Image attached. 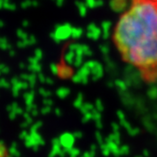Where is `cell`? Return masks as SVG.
I'll return each mask as SVG.
<instances>
[{"instance_id":"d6986e66","label":"cell","mask_w":157,"mask_h":157,"mask_svg":"<svg viewBox=\"0 0 157 157\" xmlns=\"http://www.w3.org/2000/svg\"><path fill=\"white\" fill-rule=\"evenodd\" d=\"M41 126H42V122H40V121L36 122L35 124L32 126V128H31V131H30V132H37V130H38Z\"/></svg>"},{"instance_id":"ffe728a7","label":"cell","mask_w":157,"mask_h":157,"mask_svg":"<svg viewBox=\"0 0 157 157\" xmlns=\"http://www.w3.org/2000/svg\"><path fill=\"white\" fill-rule=\"evenodd\" d=\"M128 132H129V133L131 134V136H136V134L139 132V130L137 128H131Z\"/></svg>"},{"instance_id":"5b68a950","label":"cell","mask_w":157,"mask_h":157,"mask_svg":"<svg viewBox=\"0 0 157 157\" xmlns=\"http://www.w3.org/2000/svg\"><path fill=\"white\" fill-rule=\"evenodd\" d=\"M33 99H34V93H33L32 91L25 94V101H26L27 105L32 104L33 103Z\"/></svg>"},{"instance_id":"484cf974","label":"cell","mask_w":157,"mask_h":157,"mask_svg":"<svg viewBox=\"0 0 157 157\" xmlns=\"http://www.w3.org/2000/svg\"><path fill=\"white\" fill-rule=\"evenodd\" d=\"M73 136H75V138H81L82 136V133L81 132H75L73 133Z\"/></svg>"},{"instance_id":"4dcf8cb0","label":"cell","mask_w":157,"mask_h":157,"mask_svg":"<svg viewBox=\"0 0 157 157\" xmlns=\"http://www.w3.org/2000/svg\"><path fill=\"white\" fill-rule=\"evenodd\" d=\"M136 157H141V156H136Z\"/></svg>"},{"instance_id":"7c38bea8","label":"cell","mask_w":157,"mask_h":157,"mask_svg":"<svg viewBox=\"0 0 157 157\" xmlns=\"http://www.w3.org/2000/svg\"><path fill=\"white\" fill-rule=\"evenodd\" d=\"M129 152H130V148L128 147L127 145H124V146H122V147L119 148V153H120V155L128 154Z\"/></svg>"},{"instance_id":"8fae6325","label":"cell","mask_w":157,"mask_h":157,"mask_svg":"<svg viewBox=\"0 0 157 157\" xmlns=\"http://www.w3.org/2000/svg\"><path fill=\"white\" fill-rule=\"evenodd\" d=\"M29 69L33 71V72H38L40 73L41 72V69H42V67L38 64V63H34V64H31L29 67Z\"/></svg>"},{"instance_id":"5bb4252c","label":"cell","mask_w":157,"mask_h":157,"mask_svg":"<svg viewBox=\"0 0 157 157\" xmlns=\"http://www.w3.org/2000/svg\"><path fill=\"white\" fill-rule=\"evenodd\" d=\"M93 119V116H92V112H88V113L83 114V122H88L89 120H92Z\"/></svg>"},{"instance_id":"e0dca14e","label":"cell","mask_w":157,"mask_h":157,"mask_svg":"<svg viewBox=\"0 0 157 157\" xmlns=\"http://www.w3.org/2000/svg\"><path fill=\"white\" fill-rule=\"evenodd\" d=\"M15 147H16V145L15 144H13V148L10 150V152L12 153L13 155H14V156H20V152L17 151V149H15Z\"/></svg>"},{"instance_id":"277c9868","label":"cell","mask_w":157,"mask_h":157,"mask_svg":"<svg viewBox=\"0 0 157 157\" xmlns=\"http://www.w3.org/2000/svg\"><path fill=\"white\" fill-rule=\"evenodd\" d=\"M69 93H70V90L66 87H61L57 90V96L60 98H65L67 96L69 95Z\"/></svg>"},{"instance_id":"cb8c5ba5","label":"cell","mask_w":157,"mask_h":157,"mask_svg":"<svg viewBox=\"0 0 157 157\" xmlns=\"http://www.w3.org/2000/svg\"><path fill=\"white\" fill-rule=\"evenodd\" d=\"M117 114V117H118L119 120H123V119H125V115H124V113H122L121 111H118Z\"/></svg>"},{"instance_id":"44dd1931","label":"cell","mask_w":157,"mask_h":157,"mask_svg":"<svg viewBox=\"0 0 157 157\" xmlns=\"http://www.w3.org/2000/svg\"><path fill=\"white\" fill-rule=\"evenodd\" d=\"M51 106H44L43 109H42V114L43 115H47V114H48L49 112H50V110H51V108H50Z\"/></svg>"},{"instance_id":"7402d4cb","label":"cell","mask_w":157,"mask_h":157,"mask_svg":"<svg viewBox=\"0 0 157 157\" xmlns=\"http://www.w3.org/2000/svg\"><path fill=\"white\" fill-rule=\"evenodd\" d=\"M96 137H97V140H98V142L99 144L104 143V142H103V139H102V136H100V133H99L98 132H96Z\"/></svg>"},{"instance_id":"ba28073f","label":"cell","mask_w":157,"mask_h":157,"mask_svg":"<svg viewBox=\"0 0 157 157\" xmlns=\"http://www.w3.org/2000/svg\"><path fill=\"white\" fill-rule=\"evenodd\" d=\"M65 150V149H64ZM67 154H68L70 157H78L80 155V150L78 149H75V148H71V149H68V150H65Z\"/></svg>"},{"instance_id":"9a60e30c","label":"cell","mask_w":157,"mask_h":157,"mask_svg":"<svg viewBox=\"0 0 157 157\" xmlns=\"http://www.w3.org/2000/svg\"><path fill=\"white\" fill-rule=\"evenodd\" d=\"M39 93L44 97V98H49L51 93L48 90H46V89H44V88H40L39 89Z\"/></svg>"},{"instance_id":"4316f807","label":"cell","mask_w":157,"mask_h":157,"mask_svg":"<svg viewBox=\"0 0 157 157\" xmlns=\"http://www.w3.org/2000/svg\"><path fill=\"white\" fill-rule=\"evenodd\" d=\"M82 157H94V156L90 153V151H87V152H84Z\"/></svg>"},{"instance_id":"3957f363","label":"cell","mask_w":157,"mask_h":157,"mask_svg":"<svg viewBox=\"0 0 157 157\" xmlns=\"http://www.w3.org/2000/svg\"><path fill=\"white\" fill-rule=\"evenodd\" d=\"M72 74H73V71H72V68L70 67V65H68V64H61V65H59V73H58V75L61 78H70V77H72Z\"/></svg>"},{"instance_id":"7a4b0ae2","label":"cell","mask_w":157,"mask_h":157,"mask_svg":"<svg viewBox=\"0 0 157 157\" xmlns=\"http://www.w3.org/2000/svg\"><path fill=\"white\" fill-rule=\"evenodd\" d=\"M59 140H60L62 147L65 150H68V149L73 148V145L75 143V136L69 132H65L62 134Z\"/></svg>"},{"instance_id":"f546056e","label":"cell","mask_w":157,"mask_h":157,"mask_svg":"<svg viewBox=\"0 0 157 157\" xmlns=\"http://www.w3.org/2000/svg\"><path fill=\"white\" fill-rule=\"evenodd\" d=\"M46 82L48 83V84H53V81L51 80L50 78H46Z\"/></svg>"},{"instance_id":"d4e9b609","label":"cell","mask_w":157,"mask_h":157,"mask_svg":"<svg viewBox=\"0 0 157 157\" xmlns=\"http://www.w3.org/2000/svg\"><path fill=\"white\" fill-rule=\"evenodd\" d=\"M38 78L41 81V82H46V77H44L43 74H41V73H39V75H38Z\"/></svg>"},{"instance_id":"9c48e42d","label":"cell","mask_w":157,"mask_h":157,"mask_svg":"<svg viewBox=\"0 0 157 157\" xmlns=\"http://www.w3.org/2000/svg\"><path fill=\"white\" fill-rule=\"evenodd\" d=\"M115 84L119 89V90H121V91H125L126 89H127V84H126L125 82H123V81H119V80L116 81Z\"/></svg>"},{"instance_id":"30bf717a","label":"cell","mask_w":157,"mask_h":157,"mask_svg":"<svg viewBox=\"0 0 157 157\" xmlns=\"http://www.w3.org/2000/svg\"><path fill=\"white\" fill-rule=\"evenodd\" d=\"M36 80H37V78L34 74H31V75H29V78H28V82H29L30 86L33 87L35 85L36 83Z\"/></svg>"},{"instance_id":"6da1fadb","label":"cell","mask_w":157,"mask_h":157,"mask_svg":"<svg viewBox=\"0 0 157 157\" xmlns=\"http://www.w3.org/2000/svg\"><path fill=\"white\" fill-rule=\"evenodd\" d=\"M122 57L149 80L157 78V0H132L114 30Z\"/></svg>"},{"instance_id":"603a6c76","label":"cell","mask_w":157,"mask_h":157,"mask_svg":"<svg viewBox=\"0 0 157 157\" xmlns=\"http://www.w3.org/2000/svg\"><path fill=\"white\" fill-rule=\"evenodd\" d=\"M29 136V133L26 132V131H23V132H21V133H20V138L21 139H26L27 138V136Z\"/></svg>"},{"instance_id":"1f68e13d","label":"cell","mask_w":157,"mask_h":157,"mask_svg":"<svg viewBox=\"0 0 157 157\" xmlns=\"http://www.w3.org/2000/svg\"><path fill=\"white\" fill-rule=\"evenodd\" d=\"M9 157H13V156H9Z\"/></svg>"},{"instance_id":"f1b7e54d","label":"cell","mask_w":157,"mask_h":157,"mask_svg":"<svg viewBox=\"0 0 157 157\" xmlns=\"http://www.w3.org/2000/svg\"><path fill=\"white\" fill-rule=\"evenodd\" d=\"M55 114L57 115L58 117H60L61 115H62V111L59 109V108H57V109H55Z\"/></svg>"},{"instance_id":"4fadbf2b","label":"cell","mask_w":157,"mask_h":157,"mask_svg":"<svg viewBox=\"0 0 157 157\" xmlns=\"http://www.w3.org/2000/svg\"><path fill=\"white\" fill-rule=\"evenodd\" d=\"M50 70H51L53 75H58V73H59V65L55 64V63H52L50 65Z\"/></svg>"},{"instance_id":"2e32d148","label":"cell","mask_w":157,"mask_h":157,"mask_svg":"<svg viewBox=\"0 0 157 157\" xmlns=\"http://www.w3.org/2000/svg\"><path fill=\"white\" fill-rule=\"evenodd\" d=\"M96 108L98 112H101L103 110V103L101 102V100L100 99H97V101H96Z\"/></svg>"},{"instance_id":"ac0fdd59","label":"cell","mask_w":157,"mask_h":157,"mask_svg":"<svg viewBox=\"0 0 157 157\" xmlns=\"http://www.w3.org/2000/svg\"><path fill=\"white\" fill-rule=\"evenodd\" d=\"M44 106H51L53 104V100L50 98H44Z\"/></svg>"},{"instance_id":"52a82bcc","label":"cell","mask_w":157,"mask_h":157,"mask_svg":"<svg viewBox=\"0 0 157 157\" xmlns=\"http://www.w3.org/2000/svg\"><path fill=\"white\" fill-rule=\"evenodd\" d=\"M80 110L82 114H85V113H88V112H92L94 110V106L90 103H85V104H82Z\"/></svg>"},{"instance_id":"83f0119b","label":"cell","mask_w":157,"mask_h":157,"mask_svg":"<svg viewBox=\"0 0 157 157\" xmlns=\"http://www.w3.org/2000/svg\"><path fill=\"white\" fill-rule=\"evenodd\" d=\"M112 126H113V129H114V131H115V132H118V131H119L118 125H117V124H116V123H113V124H112Z\"/></svg>"},{"instance_id":"8992f818","label":"cell","mask_w":157,"mask_h":157,"mask_svg":"<svg viewBox=\"0 0 157 157\" xmlns=\"http://www.w3.org/2000/svg\"><path fill=\"white\" fill-rule=\"evenodd\" d=\"M83 104V96L82 94H78L76 100L74 101V105L76 108H78V109H81V107L82 106Z\"/></svg>"}]
</instances>
